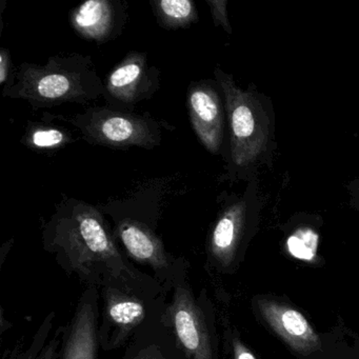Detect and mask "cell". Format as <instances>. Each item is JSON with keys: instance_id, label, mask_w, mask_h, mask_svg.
Wrapping results in <instances>:
<instances>
[{"instance_id": "obj_9", "label": "cell", "mask_w": 359, "mask_h": 359, "mask_svg": "<svg viewBox=\"0 0 359 359\" xmlns=\"http://www.w3.org/2000/svg\"><path fill=\"white\" fill-rule=\"evenodd\" d=\"M100 316V290L86 287L66 325L60 359H97Z\"/></svg>"}, {"instance_id": "obj_14", "label": "cell", "mask_w": 359, "mask_h": 359, "mask_svg": "<svg viewBox=\"0 0 359 359\" xmlns=\"http://www.w3.org/2000/svg\"><path fill=\"white\" fill-rule=\"evenodd\" d=\"M121 359H187L163 318L140 331L127 346Z\"/></svg>"}, {"instance_id": "obj_12", "label": "cell", "mask_w": 359, "mask_h": 359, "mask_svg": "<svg viewBox=\"0 0 359 359\" xmlns=\"http://www.w3.org/2000/svg\"><path fill=\"white\" fill-rule=\"evenodd\" d=\"M257 306L273 331L294 351L306 355L320 348L318 334L302 313L268 298L257 299Z\"/></svg>"}, {"instance_id": "obj_15", "label": "cell", "mask_w": 359, "mask_h": 359, "mask_svg": "<svg viewBox=\"0 0 359 359\" xmlns=\"http://www.w3.org/2000/svg\"><path fill=\"white\" fill-rule=\"evenodd\" d=\"M55 312L49 313L25 352H15L9 359H58L66 325L58 327L51 337Z\"/></svg>"}, {"instance_id": "obj_20", "label": "cell", "mask_w": 359, "mask_h": 359, "mask_svg": "<svg viewBox=\"0 0 359 359\" xmlns=\"http://www.w3.org/2000/svg\"><path fill=\"white\" fill-rule=\"evenodd\" d=\"M10 69H11V56L7 49L0 51V85L6 87L9 79Z\"/></svg>"}, {"instance_id": "obj_1", "label": "cell", "mask_w": 359, "mask_h": 359, "mask_svg": "<svg viewBox=\"0 0 359 359\" xmlns=\"http://www.w3.org/2000/svg\"><path fill=\"white\" fill-rule=\"evenodd\" d=\"M43 247L86 287L114 285L149 297L169 296L152 275L123 254L102 211L89 203L62 201L43 226Z\"/></svg>"}, {"instance_id": "obj_3", "label": "cell", "mask_w": 359, "mask_h": 359, "mask_svg": "<svg viewBox=\"0 0 359 359\" xmlns=\"http://www.w3.org/2000/svg\"><path fill=\"white\" fill-rule=\"evenodd\" d=\"M215 79L222 88L230 123V163L245 170L266 153L271 136V121L255 92L241 89L231 75L219 68Z\"/></svg>"}, {"instance_id": "obj_17", "label": "cell", "mask_w": 359, "mask_h": 359, "mask_svg": "<svg viewBox=\"0 0 359 359\" xmlns=\"http://www.w3.org/2000/svg\"><path fill=\"white\" fill-rule=\"evenodd\" d=\"M318 235L310 229L296 231L289 241L287 250L293 257L304 262H312L317 255Z\"/></svg>"}, {"instance_id": "obj_19", "label": "cell", "mask_w": 359, "mask_h": 359, "mask_svg": "<svg viewBox=\"0 0 359 359\" xmlns=\"http://www.w3.org/2000/svg\"><path fill=\"white\" fill-rule=\"evenodd\" d=\"M207 4L210 6L215 26H222L226 32L231 34L232 29H231L228 14H226V0H208Z\"/></svg>"}, {"instance_id": "obj_8", "label": "cell", "mask_w": 359, "mask_h": 359, "mask_svg": "<svg viewBox=\"0 0 359 359\" xmlns=\"http://www.w3.org/2000/svg\"><path fill=\"white\" fill-rule=\"evenodd\" d=\"M159 86L158 69L149 66L146 54L132 52L109 73L102 97L110 108L132 112L136 104L152 97Z\"/></svg>"}, {"instance_id": "obj_2", "label": "cell", "mask_w": 359, "mask_h": 359, "mask_svg": "<svg viewBox=\"0 0 359 359\" xmlns=\"http://www.w3.org/2000/svg\"><path fill=\"white\" fill-rule=\"evenodd\" d=\"M104 83L91 58L71 55L52 57L46 66L22 64L16 83L4 89V96L25 100L34 110L65 102H91L102 96Z\"/></svg>"}, {"instance_id": "obj_11", "label": "cell", "mask_w": 359, "mask_h": 359, "mask_svg": "<svg viewBox=\"0 0 359 359\" xmlns=\"http://www.w3.org/2000/svg\"><path fill=\"white\" fill-rule=\"evenodd\" d=\"M247 219L245 199L229 203L220 212L208 238V259L212 266L224 270L232 268L245 235Z\"/></svg>"}, {"instance_id": "obj_7", "label": "cell", "mask_w": 359, "mask_h": 359, "mask_svg": "<svg viewBox=\"0 0 359 359\" xmlns=\"http://www.w3.org/2000/svg\"><path fill=\"white\" fill-rule=\"evenodd\" d=\"M163 321L187 359H217L209 299L205 291L195 293L188 278L168 296Z\"/></svg>"}, {"instance_id": "obj_18", "label": "cell", "mask_w": 359, "mask_h": 359, "mask_svg": "<svg viewBox=\"0 0 359 359\" xmlns=\"http://www.w3.org/2000/svg\"><path fill=\"white\" fill-rule=\"evenodd\" d=\"M68 142L69 136L55 128H37L27 137V144L37 149L58 148Z\"/></svg>"}, {"instance_id": "obj_13", "label": "cell", "mask_w": 359, "mask_h": 359, "mask_svg": "<svg viewBox=\"0 0 359 359\" xmlns=\"http://www.w3.org/2000/svg\"><path fill=\"white\" fill-rule=\"evenodd\" d=\"M125 18V9H118L112 1L89 0L73 10L70 20L79 35L104 43L118 34Z\"/></svg>"}, {"instance_id": "obj_6", "label": "cell", "mask_w": 359, "mask_h": 359, "mask_svg": "<svg viewBox=\"0 0 359 359\" xmlns=\"http://www.w3.org/2000/svg\"><path fill=\"white\" fill-rule=\"evenodd\" d=\"M62 119L75 126L90 144L111 148L138 147L151 150L161 144L163 130L171 129V126L149 115L110 107L91 108L81 114Z\"/></svg>"}, {"instance_id": "obj_5", "label": "cell", "mask_w": 359, "mask_h": 359, "mask_svg": "<svg viewBox=\"0 0 359 359\" xmlns=\"http://www.w3.org/2000/svg\"><path fill=\"white\" fill-rule=\"evenodd\" d=\"M98 340L104 351L128 346L142 330L165 316L168 296L149 297L114 285L100 290Z\"/></svg>"}, {"instance_id": "obj_16", "label": "cell", "mask_w": 359, "mask_h": 359, "mask_svg": "<svg viewBox=\"0 0 359 359\" xmlns=\"http://www.w3.org/2000/svg\"><path fill=\"white\" fill-rule=\"evenodd\" d=\"M153 10L163 28H186L197 22L196 6L191 0H157Z\"/></svg>"}, {"instance_id": "obj_10", "label": "cell", "mask_w": 359, "mask_h": 359, "mask_svg": "<svg viewBox=\"0 0 359 359\" xmlns=\"http://www.w3.org/2000/svg\"><path fill=\"white\" fill-rule=\"evenodd\" d=\"M191 123L197 137L212 154H218L224 140V106L210 81L191 83L188 90Z\"/></svg>"}, {"instance_id": "obj_4", "label": "cell", "mask_w": 359, "mask_h": 359, "mask_svg": "<svg viewBox=\"0 0 359 359\" xmlns=\"http://www.w3.org/2000/svg\"><path fill=\"white\" fill-rule=\"evenodd\" d=\"M152 220L137 215L114 216L111 228L115 243L134 264L149 269L169 295L173 287L188 278L190 264L186 257L176 256L165 248L155 231Z\"/></svg>"}, {"instance_id": "obj_21", "label": "cell", "mask_w": 359, "mask_h": 359, "mask_svg": "<svg viewBox=\"0 0 359 359\" xmlns=\"http://www.w3.org/2000/svg\"><path fill=\"white\" fill-rule=\"evenodd\" d=\"M231 348H232L233 358L234 359H257L238 338H232Z\"/></svg>"}]
</instances>
